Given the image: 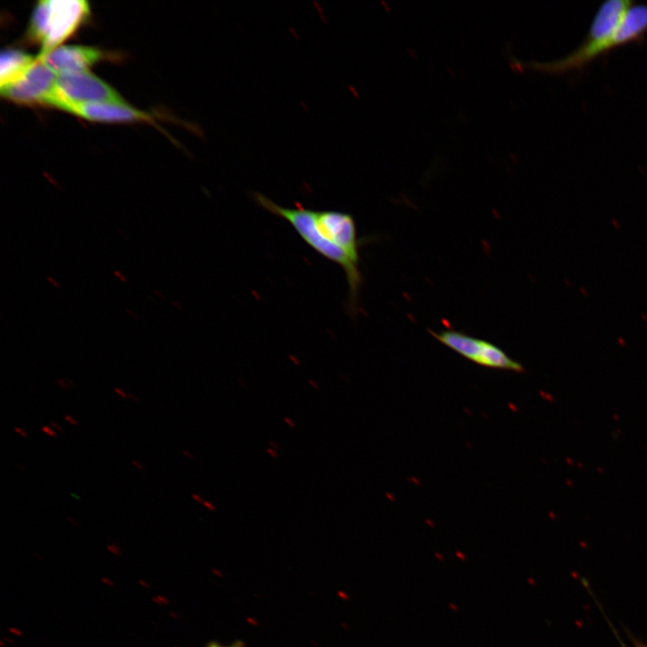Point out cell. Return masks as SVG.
Wrapping results in <instances>:
<instances>
[{"label":"cell","mask_w":647,"mask_h":647,"mask_svg":"<svg viewBox=\"0 0 647 647\" xmlns=\"http://www.w3.org/2000/svg\"><path fill=\"white\" fill-rule=\"evenodd\" d=\"M285 421H286L291 428H295V424H294L293 422H291L288 418H285Z\"/></svg>","instance_id":"26"},{"label":"cell","mask_w":647,"mask_h":647,"mask_svg":"<svg viewBox=\"0 0 647 647\" xmlns=\"http://www.w3.org/2000/svg\"><path fill=\"white\" fill-rule=\"evenodd\" d=\"M131 464H132L137 469H138L139 471H144V470H145L144 465H143L142 464H140V463H139L137 460H136V459H132V460H131Z\"/></svg>","instance_id":"19"},{"label":"cell","mask_w":647,"mask_h":647,"mask_svg":"<svg viewBox=\"0 0 647 647\" xmlns=\"http://www.w3.org/2000/svg\"><path fill=\"white\" fill-rule=\"evenodd\" d=\"M57 74L37 56L35 62L18 78L0 85L3 97L20 104L53 106Z\"/></svg>","instance_id":"5"},{"label":"cell","mask_w":647,"mask_h":647,"mask_svg":"<svg viewBox=\"0 0 647 647\" xmlns=\"http://www.w3.org/2000/svg\"><path fill=\"white\" fill-rule=\"evenodd\" d=\"M15 466H16L18 469H20V470H22V471H23V472L28 471V468H27L23 464L15 463Z\"/></svg>","instance_id":"23"},{"label":"cell","mask_w":647,"mask_h":647,"mask_svg":"<svg viewBox=\"0 0 647 647\" xmlns=\"http://www.w3.org/2000/svg\"><path fill=\"white\" fill-rule=\"evenodd\" d=\"M182 454H183L184 456H188V457L191 458V459L193 458V456H192V455L190 453V451H188V450H186V449H183V450H182Z\"/></svg>","instance_id":"25"},{"label":"cell","mask_w":647,"mask_h":647,"mask_svg":"<svg viewBox=\"0 0 647 647\" xmlns=\"http://www.w3.org/2000/svg\"><path fill=\"white\" fill-rule=\"evenodd\" d=\"M41 430H42L44 433H46L47 435H49V437H52V438L57 437V435H58L57 432L54 431V430H53L49 426H48V425H43V426L41 427Z\"/></svg>","instance_id":"14"},{"label":"cell","mask_w":647,"mask_h":647,"mask_svg":"<svg viewBox=\"0 0 647 647\" xmlns=\"http://www.w3.org/2000/svg\"><path fill=\"white\" fill-rule=\"evenodd\" d=\"M56 384H57L60 388H62V389H64V390H68L69 388H72V387L75 388V387L74 382H73L72 380H70V379H67V378H66V379H64V378L57 379V380H56Z\"/></svg>","instance_id":"12"},{"label":"cell","mask_w":647,"mask_h":647,"mask_svg":"<svg viewBox=\"0 0 647 647\" xmlns=\"http://www.w3.org/2000/svg\"><path fill=\"white\" fill-rule=\"evenodd\" d=\"M191 497H192V499H194L195 501H197L199 502V503H201V502L203 503V502H204L203 499H202L201 496H199V494L192 493V494H191Z\"/></svg>","instance_id":"22"},{"label":"cell","mask_w":647,"mask_h":647,"mask_svg":"<svg viewBox=\"0 0 647 647\" xmlns=\"http://www.w3.org/2000/svg\"><path fill=\"white\" fill-rule=\"evenodd\" d=\"M63 417H64V419H65L66 421H68V422H69L70 424H72L73 426H77V425H78L77 421H76L73 416L68 415V414H65Z\"/></svg>","instance_id":"15"},{"label":"cell","mask_w":647,"mask_h":647,"mask_svg":"<svg viewBox=\"0 0 647 647\" xmlns=\"http://www.w3.org/2000/svg\"><path fill=\"white\" fill-rule=\"evenodd\" d=\"M314 219L316 228L324 236L359 263L360 240L350 214L336 210H315Z\"/></svg>","instance_id":"7"},{"label":"cell","mask_w":647,"mask_h":647,"mask_svg":"<svg viewBox=\"0 0 647 647\" xmlns=\"http://www.w3.org/2000/svg\"><path fill=\"white\" fill-rule=\"evenodd\" d=\"M633 3L607 0L598 6L582 42L566 57L572 69L581 70L603 54L627 44L617 28Z\"/></svg>","instance_id":"3"},{"label":"cell","mask_w":647,"mask_h":647,"mask_svg":"<svg viewBox=\"0 0 647 647\" xmlns=\"http://www.w3.org/2000/svg\"><path fill=\"white\" fill-rule=\"evenodd\" d=\"M66 112L90 121L121 123L152 121V117L128 103H91L68 106Z\"/></svg>","instance_id":"9"},{"label":"cell","mask_w":647,"mask_h":647,"mask_svg":"<svg viewBox=\"0 0 647 647\" xmlns=\"http://www.w3.org/2000/svg\"><path fill=\"white\" fill-rule=\"evenodd\" d=\"M202 504H203L207 509H208L209 510H216L215 506H214L211 502H209V501H204V502H203Z\"/></svg>","instance_id":"21"},{"label":"cell","mask_w":647,"mask_h":647,"mask_svg":"<svg viewBox=\"0 0 647 647\" xmlns=\"http://www.w3.org/2000/svg\"><path fill=\"white\" fill-rule=\"evenodd\" d=\"M114 391L116 394H118L123 399H128V393L125 392L123 389L116 387V388H114Z\"/></svg>","instance_id":"16"},{"label":"cell","mask_w":647,"mask_h":647,"mask_svg":"<svg viewBox=\"0 0 647 647\" xmlns=\"http://www.w3.org/2000/svg\"><path fill=\"white\" fill-rule=\"evenodd\" d=\"M439 342L465 359L485 368L523 372V366L510 358L501 348L492 342L472 337L456 330L439 332L429 330Z\"/></svg>","instance_id":"6"},{"label":"cell","mask_w":647,"mask_h":647,"mask_svg":"<svg viewBox=\"0 0 647 647\" xmlns=\"http://www.w3.org/2000/svg\"><path fill=\"white\" fill-rule=\"evenodd\" d=\"M14 431L21 435L22 438H27L29 436L28 433L21 427H14Z\"/></svg>","instance_id":"17"},{"label":"cell","mask_w":647,"mask_h":647,"mask_svg":"<svg viewBox=\"0 0 647 647\" xmlns=\"http://www.w3.org/2000/svg\"><path fill=\"white\" fill-rule=\"evenodd\" d=\"M90 13L84 0H42L31 13L27 38L41 46L46 53L71 36Z\"/></svg>","instance_id":"2"},{"label":"cell","mask_w":647,"mask_h":647,"mask_svg":"<svg viewBox=\"0 0 647 647\" xmlns=\"http://www.w3.org/2000/svg\"><path fill=\"white\" fill-rule=\"evenodd\" d=\"M635 647H647V643H642L639 641H634Z\"/></svg>","instance_id":"24"},{"label":"cell","mask_w":647,"mask_h":647,"mask_svg":"<svg viewBox=\"0 0 647 647\" xmlns=\"http://www.w3.org/2000/svg\"><path fill=\"white\" fill-rule=\"evenodd\" d=\"M38 56L57 75L87 71L105 57L98 49L81 45L58 46Z\"/></svg>","instance_id":"8"},{"label":"cell","mask_w":647,"mask_h":647,"mask_svg":"<svg viewBox=\"0 0 647 647\" xmlns=\"http://www.w3.org/2000/svg\"><path fill=\"white\" fill-rule=\"evenodd\" d=\"M91 103H127L111 86L87 71L57 75L54 108Z\"/></svg>","instance_id":"4"},{"label":"cell","mask_w":647,"mask_h":647,"mask_svg":"<svg viewBox=\"0 0 647 647\" xmlns=\"http://www.w3.org/2000/svg\"><path fill=\"white\" fill-rule=\"evenodd\" d=\"M207 647H244V645L239 641L232 643H220L217 642H211Z\"/></svg>","instance_id":"13"},{"label":"cell","mask_w":647,"mask_h":647,"mask_svg":"<svg viewBox=\"0 0 647 647\" xmlns=\"http://www.w3.org/2000/svg\"><path fill=\"white\" fill-rule=\"evenodd\" d=\"M37 57L19 49H7L0 56V85L8 84L22 75Z\"/></svg>","instance_id":"11"},{"label":"cell","mask_w":647,"mask_h":647,"mask_svg":"<svg viewBox=\"0 0 647 647\" xmlns=\"http://www.w3.org/2000/svg\"><path fill=\"white\" fill-rule=\"evenodd\" d=\"M128 399H130L131 401H133L136 403H139V399L137 398V396L131 393H128Z\"/></svg>","instance_id":"20"},{"label":"cell","mask_w":647,"mask_h":647,"mask_svg":"<svg viewBox=\"0 0 647 647\" xmlns=\"http://www.w3.org/2000/svg\"><path fill=\"white\" fill-rule=\"evenodd\" d=\"M252 198L263 209L288 221L312 249L343 270L349 286L348 310L350 315H355L359 312V294L363 283L359 263L353 261L318 231L314 219L315 210L306 208L299 203H296L293 208L283 207L259 192H253Z\"/></svg>","instance_id":"1"},{"label":"cell","mask_w":647,"mask_h":647,"mask_svg":"<svg viewBox=\"0 0 647 647\" xmlns=\"http://www.w3.org/2000/svg\"><path fill=\"white\" fill-rule=\"evenodd\" d=\"M619 25L627 31L632 43L639 41L647 33V4H635L634 2L625 12ZM551 62L533 61L526 63V66L536 71L553 74L549 67Z\"/></svg>","instance_id":"10"},{"label":"cell","mask_w":647,"mask_h":647,"mask_svg":"<svg viewBox=\"0 0 647 647\" xmlns=\"http://www.w3.org/2000/svg\"><path fill=\"white\" fill-rule=\"evenodd\" d=\"M49 424L52 428L56 429L58 431H59L61 433L64 432L63 428L58 422H56L54 421H49Z\"/></svg>","instance_id":"18"}]
</instances>
